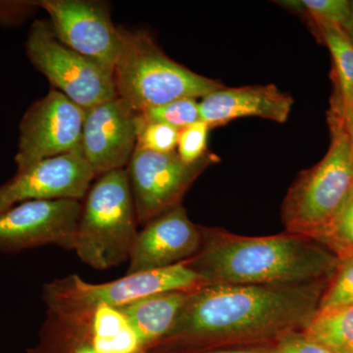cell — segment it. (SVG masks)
<instances>
[{"mask_svg":"<svg viewBox=\"0 0 353 353\" xmlns=\"http://www.w3.org/2000/svg\"><path fill=\"white\" fill-rule=\"evenodd\" d=\"M328 282L202 285L189 292L170 332L148 353L270 347L308 326Z\"/></svg>","mask_w":353,"mask_h":353,"instance_id":"obj_1","label":"cell"},{"mask_svg":"<svg viewBox=\"0 0 353 353\" xmlns=\"http://www.w3.org/2000/svg\"><path fill=\"white\" fill-rule=\"evenodd\" d=\"M199 228L201 250L185 263L205 285L307 284L330 280L338 266L329 248L301 234L245 236Z\"/></svg>","mask_w":353,"mask_h":353,"instance_id":"obj_2","label":"cell"},{"mask_svg":"<svg viewBox=\"0 0 353 353\" xmlns=\"http://www.w3.org/2000/svg\"><path fill=\"white\" fill-rule=\"evenodd\" d=\"M120 54L113 70L118 97L143 112L178 99L204 97L225 87L167 57L148 32L120 28Z\"/></svg>","mask_w":353,"mask_h":353,"instance_id":"obj_3","label":"cell"},{"mask_svg":"<svg viewBox=\"0 0 353 353\" xmlns=\"http://www.w3.org/2000/svg\"><path fill=\"white\" fill-rule=\"evenodd\" d=\"M328 122V152L299 173L282 204L285 231L317 241L353 189V152L343 119L329 111Z\"/></svg>","mask_w":353,"mask_h":353,"instance_id":"obj_4","label":"cell"},{"mask_svg":"<svg viewBox=\"0 0 353 353\" xmlns=\"http://www.w3.org/2000/svg\"><path fill=\"white\" fill-rule=\"evenodd\" d=\"M138 225L127 168L97 176L83 199L77 255L97 270L119 266L129 261Z\"/></svg>","mask_w":353,"mask_h":353,"instance_id":"obj_5","label":"cell"},{"mask_svg":"<svg viewBox=\"0 0 353 353\" xmlns=\"http://www.w3.org/2000/svg\"><path fill=\"white\" fill-rule=\"evenodd\" d=\"M39 341L27 353H146L119 308L50 303Z\"/></svg>","mask_w":353,"mask_h":353,"instance_id":"obj_6","label":"cell"},{"mask_svg":"<svg viewBox=\"0 0 353 353\" xmlns=\"http://www.w3.org/2000/svg\"><path fill=\"white\" fill-rule=\"evenodd\" d=\"M26 48L36 69L85 110L118 97L112 72L62 43L50 23L34 22Z\"/></svg>","mask_w":353,"mask_h":353,"instance_id":"obj_7","label":"cell"},{"mask_svg":"<svg viewBox=\"0 0 353 353\" xmlns=\"http://www.w3.org/2000/svg\"><path fill=\"white\" fill-rule=\"evenodd\" d=\"M219 158L208 152L194 163H185L176 150L169 153L136 148L128 164L130 185L139 225L182 205L185 192Z\"/></svg>","mask_w":353,"mask_h":353,"instance_id":"obj_8","label":"cell"},{"mask_svg":"<svg viewBox=\"0 0 353 353\" xmlns=\"http://www.w3.org/2000/svg\"><path fill=\"white\" fill-rule=\"evenodd\" d=\"M202 285H205L202 279L182 262L157 270L127 274L103 284H90L74 274L44 285L43 299L46 304H105L119 308L152 294L190 292Z\"/></svg>","mask_w":353,"mask_h":353,"instance_id":"obj_9","label":"cell"},{"mask_svg":"<svg viewBox=\"0 0 353 353\" xmlns=\"http://www.w3.org/2000/svg\"><path fill=\"white\" fill-rule=\"evenodd\" d=\"M85 110L57 90L32 103L20 124L17 172L81 145Z\"/></svg>","mask_w":353,"mask_h":353,"instance_id":"obj_10","label":"cell"},{"mask_svg":"<svg viewBox=\"0 0 353 353\" xmlns=\"http://www.w3.org/2000/svg\"><path fill=\"white\" fill-rule=\"evenodd\" d=\"M82 201L23 202L0 213V252L15 253L43 245L75 250Z\"/></svg>","mask_w":353,"mask_h":353,"instance_id":"obj_11","label":"cell"},{"mask_svg":"<svg viewBox=\"0 0 353 353\" xmlns=\"http://www.w3.org/2000/svg\"><path fill=\"white\" fill-rule=\"evenodd\" d=\"M37 3L50 15L51 29L62 43L113 73L122 39L108 4L92 0H41Z\"/></svg>","mask_w":353,"mask_h":353,"instance_id":"obj_12","label":"cell"},{"mask_svg":"<svg viewBox=\"0 0 353 353\" xmlns=\"http://www.w3.org/2000/svg\"><path fill=\"white\" fill-rule=\"evenodd\" d=\"M97 179L82 145L37 162L0 185V213L32 201H82Z\"/></svg>","mask_w":353,"mask_h":353,"instance_id":"obj_13","label":"cell"},{"mask_svg":"<svg viewBox=\"0 0 353 353\" xmlns=\"http://www.w3.org/2000/svg\"><path fill=\"white\" fill-rule=\"evenodd\" d=\"M137 116L119 97L85 110L81 145L97 178L129 164L137 146Z\"/></svg>","mask_w":353,"mask_h":353,"instance_id":"obj_14","label":"cell"},{"mask_svg":"<svg viewBox=\"0 0 353 353\" xmlns=\"http://www.w3.org/2000/svg\"><path fill=\"white\" fill-rule=\"evenodd\" d=\"M201 232L182 205L158 216L139 232L127 274L157 270L192 259L201 250Z\"/></svg>","mask_w":353,"mask_h":353,"instance_id":"obj_15","label":"cell"},{"mask_svg":"<svg viewBox=\"0 0 353 353\" xmlns=\"http://www.w3.org/2000/svg\"><path fill=\"white\" fill-rule=\"evenodd\" d=\"M294 99L275 85L220 88L202 97L201 119L212 128L243 117H259L285 123Z\"/></svg>","mask_w":353,"mask_h":353,"instance_id":"obj_16","label":"cell"},{"mask_svg":"<svg viewBox=\"0 0 353 353\" xmlns=\"http://www.w3.org/2000/svg\"><path fill=\"white\" fill-rule=\"evenodd\" d=\"M188 294L189 292L182 290L160 292L119 307L138 334L146 353L170 332Z\"/></svg>","mask_w":353,"mask_h":353,"instance_id":"obj_17","label":"cell"},{"mask_svg":"<svg viewBox=\"0 0 353 353\" xmlns=\"http://www.w3.org/2000/svg\"><path fill=\"white\" fill-rule=\"evenodd\" d=\"M309 27L331 52L334 90L330 110L343 113L353 102V43L343 28L326 25Z\"/></svg>","mask_w":353,"mask_h":353,"instance_id":"obj_18","label":"cell"},{"mask_svg":"<svg viewBox=\"0 0 353 353\" xmlns=\"http://www.w3.org/2000/svg\"><path fill=\"white\" fill-rule=\"evenodd\" d=\"M303 333L333 353H353V305L317 311Z\"/></svg>","mask_w":353,"mask_h":353,"instance_id":"obj_19","label":"cell"},{"mask_svg":"<svg viewBox=\"0 0 353 353\" xmlns=\"http://www.w3.org/2000/svg\"><path fill=\"white\" fill-rule=\"evenodd\" d=\"M277 3L303 16L309 26H333L347 30L350 25V1L347 0H292Z\"/></svg>","mask_w":353,"mask_h":353,"instance_id":"obj_20","label":"cell"},{"mask_svg":"<svg viewBox=\"0 0 353 353\" xmlns=\"http://www.w3.org/2000/svg\"><path fill=\"white\" fill-rule=\"evenodd\" d=\"M318 241L339 259L353 254V189Z\"/></svg>","mask_w":353,"mask_h":353,"instance_id":"obj_21","label":"cell"},{"mask_svg":"<svg viewBox=\"0 0 353 353\" xmlns=\"http://www.w3.org/2000/svg\"><path fill=\"white\" fill-rule=\"evenodd\" d=\"M353 305V254L339 259L323 292L318 311Z\"/></svg>","mask_w":353,"mask_h":353,"instance_id":"obj_22","label":"cell"},{"mask_svg":"<svg viewBox=\"0 0 353 353\" xmlns=\"http://www.w3.org/2000/svg\"><path fill=\"white\" fill-rule=\"evenodd\" d=\"M138 113L148 122L161 123L178 130L201 121L199 102L194 99H178Z\"/></svg>","mask_w":353,"mask_h":353,"instance_id":"obj_23","label":"cell"},{"mask_svg":"<svg viewBox=\"0 0 353 353\" xmlns=\"http://www.w3.org/2000/svg\"><path fill=\"white\" fill-rule=\"evenodd\" d=\"M179 131L169 125L143 120L138 113L136 148L159 153L175 152Z\"/></svg>","mask_w":353,"mask_h":353,"instance_id":"obj_24","label":"cell"},{"mask_svg":"<svg viewBox=\"0 0 353 353\" xmlns=\"http://www.w3.org/2000/svg\"><path fill=\"white\" fill-rule=\"evenodd\" d=\"M210 129L205 122L199 121L179 131L176 153L183 162L194 163L208 154V132Z\"/></svg>","mask_w":353,"mask_h":353,"instance_id":"obj_25","label":"cell"},{"mask_svg":"<svg viewBox=\"0 0 353 353\" xmlns=\"http://www.w3.org/2000/svg\"><path fill=\"white\" fill-rule=\"evenodd\" d=\"M270 353H333L310 340L303 333L296 332L281 339L270 347Z\"/></svg>","mask_w":353,"mask_h":353,"instance_id":"obj_26","label":"cell"},{"mask_svg":"<svg viewBox=\"0 0 353 353\" xmlns=\"http://www.w3.org/2000/svg\"><path fill=\"white\" fill-rule=\"evenodd\" d=\"M332 112H334V111H332ZM336 114H339L343 119V126H345V132H347L348 141H350L353 152V102L343 113Z\"/></svg>","mask_w":353,"mask_h":353,"instance_id":"obj_27","label":"cell"},{"mask_svg":"<svg viewBox=\"0 0 353 353\" xmlns=\"http://www.w3.org/2000/svg\"><path fill=\"white\" fill-rule=\"evenodd\" d=\"M270 347L225 348V350H208V352L190 353H270Z\"/></svg>","mask_w":353,"mask_h":353,"instance_id":"obj_28","label":"cell"},{"mask_svg":"<svg viewBox=\"0 0 353 353\" xmlns=\"http://www.w3.org/2000/svg\"><path fill=\"white\" fill-rule=\"evenodd\" d=\"M347 30H353V1H350V20Z\"/></svg>","mask_w":353,"mask_h":353,"instance_id":"obj_29","label":"cell"},{"mask_svg":"<svg viewBox=\"0 0 353 353\" xmlns=\"http://www.w3.org/2000/svg\"><path fill=\"white\" fill-rule=\"evenodd\" d=\"M345 32H347L348 39H350V41L353 43V30H345Z\"/></svg>","mask_w":353,"mask_h":353,"instance_id":"obj_30","label":"cell"}]
</instances>
